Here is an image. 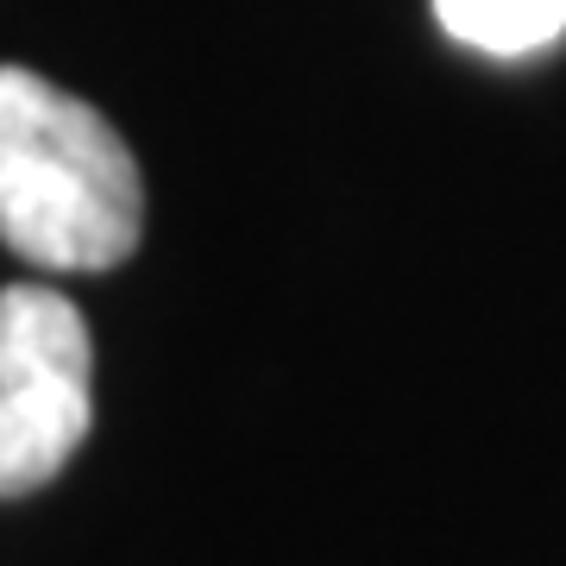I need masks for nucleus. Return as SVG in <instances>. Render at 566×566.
Here are the masks:
<instances>
[{
	"label": "nucleus",
	"instance_id": "f257e3e1",
	"mask_svg": "<svg viewBox=\"0 0 566 566\" xmlns=\"http://www.w3.org/2000/svg\"><path fill=\"white\" fill-rule=\"evenodd\" d=\"M145 227L126 139L57 82L0 63V245L39 271H114Z\"/></svg>",
	"mask_w": 566,
	"mask_h": 566
},
{
	"label": "nucleus",
	"instance_id": "f03ea898",
	"mask_svg": "<svg viewBox=\"0 0 566 566\" xmlns=\"http://www.w3.org/2000/svg\"><path fill=\"white\" fill-rule=\"evenodd\" d=\"M95 346L51 283L0 290V497L51 485L95 422Z\"/></svg>",
	"mask_w": 566,
	"mask_h": 566
},
{
	"label": "nucleus",
	"instance_id": "7ed1b4c3",
	"mask_svg": "<svg viewBox=\"0 0 566 566\" xmlns=\"http://www.w3.org/2000/svg\"><path fill=\"white\" fill-rule=\"evenodd\" d=\"M434 20L485 57H528L566 32V0H434Z\"/></svg>",
	"mask_w": 566,
	"mask_h": 566
}]
</instances>
